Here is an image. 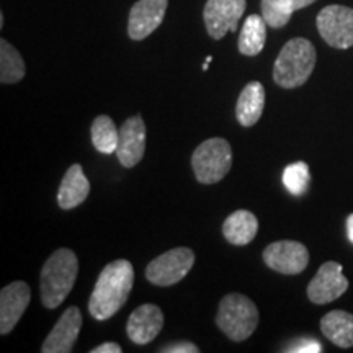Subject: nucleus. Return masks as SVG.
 Listing matches in <instances>:
<instances>
[{
    "mask_svg": "<svg viewBox=\"0 0 353 353\" xmlns=\"http://www.w3.org/2000/svg\"><path fill=\"white\" fill-rule=\"evenodd\" d=\"M134 285V268L128 260H114L100 273L92 296L88 312L95 321H107L125 306Z\"/></svg>",
    "mask_w": 353,
    "mask_h": 353,
    "instance_id": "f257e3e1",
    "label": "nucleus"
},
{
    "mask_svg": "<svg viewBox=\"0 0 353 353\" xmlns=\"http://www.w3.org/2000/svg\"><path fill=\"white\" fill-rule=\"evenodd\" d=\"M79 273L77 255L70 249H57L41 270V303L44 307L54 309L64 303L74 288Z\"/></svg>",
    "mask_w": 353,
    "mask_h": 353,
    "instance_id": "f03ea898",
    "label": "nucleus"
},
{
    "mask_svg": "<svg viewBox=\"0 0 353 353\" xmlns=\"http://www.w3.org/2000/svg\"><path fill=\"white\" fill-rule=\"evenodd\" d=\"M316 59L317 52L311 41L304 38L290 39L273 65V81L283 88L301 87L311 77Z\"/></svg>",
    "mask_w": 353,
    "mask_h": 353,
    "instance_id": "7ed1b4c3",
    "label": "nucleus"
},
{
    "mask_svg": "<svg viewBox=\"0 0 353 353\" xmlns=\"http://www.w3.org/2000/svg\"><path fill=\"white\" fill-rule=\"evenodd\" d=\"M216 324L232 342H244L259 325V309L252 299L229 293L221 299Z\"/></svg>",
    "mask_w": 353,
    "mask_h": 353,
    "instance_id": "20e7f679",
    "label": "nucleus"
},
{
    "mask_svg": "<svg viewBox=\"0 0 353 353\" xmlns=\"http://www.w3.org/2000/svg\"><path fill=\"white\" fill-rule=\"evenodd\" d=\"M232 165L231 144L223 138L203 141L192 156V167L200 183H218L229 174Z\"/></svg>",
    "mask_w": 353,
    "mask_h": 353,
    "instance_id": "39448f33",
    "label": "nucleus"
},
{
    "mask_svg": "<svg viewBox=\"0 0 353 353\" xmlns=\"http://www.w3.org/2000/svg\"><path fill=\"white\" fill-rule=\"evenodd\" d=\"M195 263V254L188 247H176L159 255L145 268V278L152 285L172 286L188 275Z\"/></svg>",
    "mask_w": 353,
    "mask_h": 353,
    "instance_id": "423d86ee",
    "label": "nucleus"
},
{
    "mask_svg": "<svg viewBox=\"0 0 353 353\" xmlns=\"http://www.w3.org/2000/svg\"><path fill=\"white\" fill-rule=\"evenodd\" d=\"M317 30L329 46L348 50L353 46V8L327 6L317 15Z\"/></svg>",
    "mask_w": 353,
    "mask_h": 353,
    "instance_id": "0eeeda50",
    "label": "nucleus"
},
{
    "mask_svg": "<svg viewBox=\"0 0 353 353\" xmlns=\"http://www.w3.org/2000/svg\"><path fill=\"white\" fill-rule=\"evenodd\" d=\"M247 7L245 0H208L203 10L208 34L223 39L229 32H236Z\"/></svg>",
    "mask_w": 353,
    "mask_h": 353,
    "instance_id": "6e6552de",
    "label": "nucleus"
},
{
    "mask_svg": "<svg viewBox=\"0 0 353 353\" xmlns=\"http://www.w3.org/2000/svg\"><path fill=\"white\" fill-rule=\"evenodd\" d=\"M263 262L278 273L298 275L307 268L309 252L298 241H276L263 250Z\"/></svg>",
    "mask_w": 353,
    "mask_h": 353,
    "instance_id": "1a4fd4ad",
    "label": "nucleus"
},
{
    "mask_svg": "<svg viewBox=\"0 0 353 353\" xmlns=\"http://www.w3.org/2000/svg\"><path fill=\"white\" fill-rule=\"evenodd\" d=\"M348 290V280L339 262H325L309 281L307 298L314 304H329Z\"/></svg>",
    "mask_w": 353,
    "mask_h": 353,
    "instance_id": "9d476101",
    "label": "nucleus"
},
{
    "mask_svg": "<svg viewBox=\"0 0 353 353\" xmlns=\"http://www.w3.org/2000/svg\"><path fill=\"white\" fill-rule=\"evenodd\" d=\"M169 0H138L131 7L128 34L134 41L148 38L164 21Z\"/></svg>",
    "mask_w": 353,
    "mask_h": 353,
    "instance_id": "9b49d317",
    "label": "nucleus"
},
{
    "mask_svg": "<svg viewBox=\"0 0 353 353\" xmlns=\"http://www.w3.org/2000/svg\"><path fill=\"white\" fill-rule=\"evenodd\" d=\"M32 290L25 281H13L0 291V334H10L28 307Z\"/></svg>",
    "mask_w": 353,
    "mask_h": 353,
    "instance_id": "f8f14e48",
    "label": "nucleus"
},
{
    "mask_svg": "<svg viewBox=\"0 0 353 353\" xmlns=\"http://www.w3.org/2000/svg\"><path fill=\"white\" fill-rule=\"evenodd\" d=\"M82 327V312L77 306H70L59 317L46 341L43 342V353H69L72 352Z\"/></svg>",
    "mask_w": 353,
    "mask_h": 353,
    "instance_id": "ddd939ff",
    "label": "nucleus"
},
{
    "mask_svg": "<svg viewBox=\"0 0 353 353\" xmlns=\"http://www.w3.org/2000/svg\"><path fill=\"white\" fill-rule=\"evenodd\" d=\"M145 152V125L139 114L128 118L120 128V143H118L117 157L120 164L131 169L143 161Z\"/></svg>",
    "mask_w": 353,
    "mask_h": 353,
    "instance_id": "4468645a",
    "label": "nucleus"
},
{
    "mask_svg": "<svg viewBox=\"0 0 353 353\" xmlns=\"http://www.w3.org/2000/svg\"><path fill=\"white\" fill-rule=\"evenodd\" d=\"M164 327V314L156 304H143L131 312L126 324V334L136 345H148Z\"/></svg>",
    "mask_w": 353,
    "mask_h": 353,
    "instance_id": "2eb2a0df",
    "label": "nucleus"
},
{
    "mask_svg": "<svg viewBox=\"0 0 353 353\" xmlns=\"http://www.w3.org/2000/svg\"><path fill=\"white\" fill-rule=\"evenodd\" d=\"M90 193V182L83 174L81 164H72L65 172L59 192H57V203L63 210L77 208L81 203L87 200Z\"/></svg>",
    "mask_w": 353,
    "mask_h": 353,
    "instance_id": "dca6fc26",
    "label": "nucleus"
},
{
    "mask_svg": "<svg viewBox=\"0 0 353 353\" xmlns=\"http://www.w3.org/2000/svg\"><path fill=\"white\" fill-rule=\"evenodd\" d=\"M265 108V88L260 82H249L242 88L236 105V118L239 125L249 128L260 120Z\"/></svg>",
    "mask_w": 353,
    "mask_h": 353,
    "instance_id": "f3484780",
    "label": "nucleus"
},
{
    "mask_svg": "<svg viewBox=\"0 0 353 353\" xmlns=\"http://www.w3.org/2000/svg\"><path fill=\"white\" fill-rule=\"evenodd\" d=\"M257 216L247 210H237L229 214L223 224V234L232 245H247L257 236Z\"/></svg>",
    "mask_w": 353,
    "mask_h": 353,
    "instance_id": "a211bd4d",
    "label": "nucleus"
},
{
    "mask_svg": "<svg viewBox=\"0 0 353 353\" xmlns=\"http://www.w3.org/2000/svg\"><path fill=\"white\" fill-rule=\"evenodd\" d=\"M321 330L325 339L341 348L353 347V314L347 311H330L321 319Z\"/></svg>",
    "mask_w": 353,
    "mask_h": 353,
    "instance_id": "6ab92c4d",
    "label": "nucleus"
},
{
    "mask_svg": "<svg viewBox=\"0 0 353 353\" xmlns=\"http://www.w3.org/2000/svg\"><path fill=\"white\" fill-rule=\"evenodd\" d=\"M267 39V21L262 15L247 17L239 34V52L244 56H257L262 52Z\"/></svg>",
    "mask_w": 353,
    "mask_h": 353,
    "instance_id": "aec40b11",
    "label": "nucleus"
},
{
    "mask_svg": "<svg viewBox=\"0 0 353 353\" xmlns=\"http://www.w3.org/2000/svg\"><path fill=\"white\" fill-rule=\"evenodd\" d=\"M90 134L97 151L101 154L117 152L118 143H120V130L107 114H100V117L95 118L94 123H92Z\"/></svg>",
    "mask_w": 353,
    "mask_h": 353,
    "instance_id": "412c9836",
    "label": "nucleus"
},
{
    "mask_svg": "<svg viewBox=\"0 0 353 353\" xmlns=\"http://www.w3.org/2000/svg\"><path fill=\"white\" fill-rule=\"evenodd\" d=\"M26 68L20 52L7 43L6 39L0 41V82L3 85L7 83H17L25 77Z\"/></svg>",
    "mask_w": 353,
    "mask_h": 353,
    "instance_id": "4be33fe9",
    "label": "nucleus"
},
{
    "mask_svg": "<svg viewBox=\"0 0 353 353\" xmlns=\"http://www.w3.org/2000/svg\"><path fill=\"white\" fill-rule=\"evenodd\" d=\"M311 182V172L304 162H294L283 170V185L291 195H303Z\"/></svg>",
    "mask_w": 353,
    "mask_h": 353,
    "instance_id": "5701e85b",
    "label": "nucleus"
},
{
    "mask_svg": "<svg viewBox=\"0 0 353 353\" xmlns=\"http://www.w3.org/2000/svg\"><path fill=\"white\" fill-rule=\"evenodd\" d=\"M262 17L272 28H283L293 12L286 7L285 0H262Z\"/></svg>",
    "mask_w": 353,
    "mask_h": 353,
    "instance_id": "b1692460",
    "label": "nucleus"
},
{
    "mask_svg": "<svg viewBox=\"0 0 353 353\" xmlns=\"http://www.w3.org/2000/svg\"><path fill=\"white\" fill-rule=\"evenodd\" d=\"M285 352L291 353H319L322 352V345L314 339H296L294 342H291L288 348H285Z\"/></svg>",
    "mask_w": 353,
    "mask_h": 353,
    "instance_id": "393cba45",
    "label": "nucleus"
},
{
    "mask_svg": "<svg viewBox=\"0 0 353 353\" xmlns=\"http://www.w3.org/2000/svg\"><path fill=\"white\" fill-rule=\"evenodd\" d=\"M161 352L164 353H198L200 348H198L195 343L192 342H176V343H170L164 348H161Z\"/></svg>",
    "mask_w": 353,
    "mask_h": 353,
    "instance_id": "a878e982",
    "label": "nucleus"
},
{
    "mask_svg": "<svg viewBox=\"0 0 353 353\" xmlns=\"http://www.w3.org/2000/svg\"><path fill=\"white\" fill-rule=\"evenodd\" d=\"M123 348L117 342H105L101 345L92 348L90 353H121Z\"/></svg>",
    "mask_w": 353,
    "mask_h": 353,
    "instance_id": "bb28decb",
    "label": "nucleus"
},
{
    "mask_svg": "<svg viewBox=\"0 0 353 353\" xmlns=\"http://www.w3.org/2000/svg\"><path fill=\"white\" fill-rule=\"evenodd\" d=\"M316 0H285L286 7L290 8L291 12H296V10H301V8L311 6V3H314Z\"/></svg>",
    "mask_w": 353,
    "mask_h": 353,
    "instance_id": "cd10ccee",
    "label": "nucleus"
},
{
    "mask_svg": "<svg viewBox=\"0 0 353 353\" xmlns=\"http://www.w3.org/2000/svg\"><path fill=\"white\" fill-rule=\"evenodd\" d=\"M347 237L353 244V213L347 218Z\"/></svg>",
    "mask_w": 353,
    "mask_h": 353,
    "instance_id": "c85d7f7f",
    "label": "nucleus"
}]
</instances>
